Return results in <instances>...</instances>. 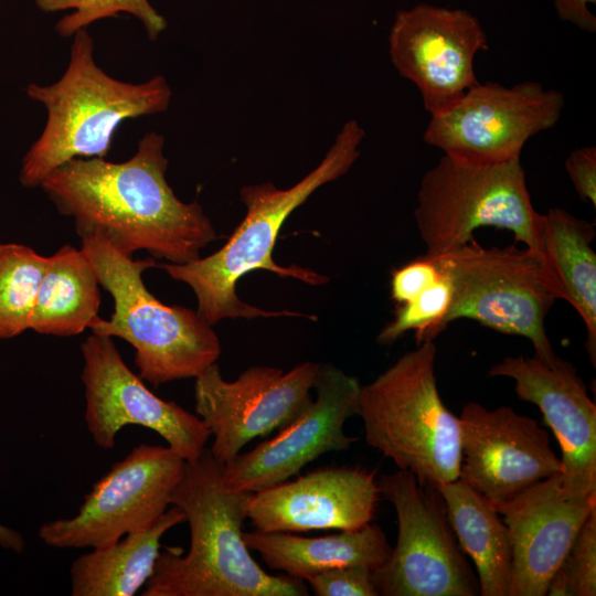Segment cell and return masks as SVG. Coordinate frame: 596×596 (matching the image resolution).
Masks as SVG:
<instances>
[{"mask_svg":"<svg viewBox=\"0 0 596 596\" xmlns=\"http://www.w3.org/2000/svg\"><path fill=\"white\" fill-rule=\"evenodd\" d=\"M306 582L317 596H379L373 570L361 564L330 568Z\"/></svg>","mask_w":596,"mask_h":596,"instance_id":"29","label":"cell"},{"mask_svg":"<svg viewBox=\"0 0 596 596\" xmlns=\"http://www.w3.org/2000/svg\"><path fill=\"white\" fill-rule=\"evenodd\" d=\"M320 364L305 361L285 372L252 366L226 381L217 363L195 377V413L207 427L212 456L225 464L256 437L292 421L311 401Z\"/></svg>","mask_w":596,"mask_h":596,"instance_id":"13","label":"cell"},{"mask_svg":"<svg viewBox=\"0 0 596 596\" xmlns=\"http://www.w3.org/2000/svg\"><path fill=\"white\" fill-rule=\"evenodd\" d=\"M164 142L163 135L150 131L126 161L72 159L40 188L74 221L79 237L102 235L128 256L147 251L168 263L192 262L217 234L201 204L181 201L169 185Z\"/></svg>","mask_w":596,"mask_h":596,"instance_id":"1","label":"cell"},{"mask_svg":"<svg viewBox=\"0 0 596 596\" xmlns=\"http://www.w3.org/2000/svg\"><path fill=\"white\" fill-rule=\"evenodd\" d=\"M0 546L15 553H21L24 550L25 542L17 530L0 523Z\"/></svg>","mask_w":596,"mask_h":596,"instance_id":"33","label":"cell"},{"mask_svg":"<svg viewBox=\"0 0 596 596\" xmlns=\"http://www.w3.org/2000/svg\"><path fill=\"white\" fill-rule=\"evenodd\" d=\"M81 249L114 299L110 319L97 317L89 329L128 342L143 381L158 386L195 379L216 363L221 343L212 326L196 310L162 304L145 286L142 273L157 267L155 258L132 259L98 234L81 237Z\"/></svg>","mask_w":596,"mask_h":596,"instance_id":"5","label":"cell"},{"mask_svg":"<svg viewBox=\"0 0 596 596\" xmlns=\"http://www.w3.org/2000/svg\"><path fill=\"white\" fill-rule=\"evenodd\" d=\"M359 380L331 364H320L313 383L316 400L268 440L223 464L225 483L256 492L296 476L306 465L331 451L348 450L358 438L344 424L356 415Z\"/></svg>","mask_w":596,"mask_h":596,"instance_id":"15","label":"cell"},{"mask_svg":"<svg viewBox=\"0 0 596 596\" xmlns=\"http://www.w3.org/2000/svg\"><path fill=\"white\" fill-rule=\"evenodd\" d=\"M549 596L596 595V509L587 517L550 579Z\"/></svg>","mask_w":596,"mask_h":596,"instance_id":"28","label":"cell"},{"mask_svg":"<svg viewBox=\"0 0 596 596\" xmlns=\"http://www.w3.org/2000/svg\"><path fill=\"white\" fill-rule=\"evenodd\" d=\"M184 522L175 505L168 509L150 528L125 535L117 542L92 549L71 566L73 596H132L152 575L161 550V538Z\"/></svg>","mask_w":596,"mask_h":596,"instance_id":"22","label":"cell"},{"mask_svg":"<svg viewBox=\"0 0 596 596\" xmlns=\"http://www.w3.org/2000/svg\"><path fill=\"white\" fill-rule=\"evenodd\" d=\"M99 281L81 248L63 245L47 257L29 329L56 337H72L89 329L98 317Z\"/></svg>","mask_w":596,"mask_h":596,"instance_id":"24","label":"cell"},{"mask_svg":"<svg viewBox=\"0 0 596 596\" xmlns=\"http://www.w3.org/2000/svg\"><path fill=\"white\" fill-rule=\"evenodd\" d=\"M81 351L84 419L98 447L111 449L125 426L137 425L160 435L187 461L200 457L211 437L205 424L198 415L151 392L127 366L111 338L92 333Z\"/></svg>","mask_w":596,"mask_h":596,"instance_id":"12","label":"cell"},{"mask_svg":"<svg viewBox=\"0 0 596 596\" xmlns=\"http://www.w3.org/2000/svg\"><path fill=\"white\" fill-rule=\"evenodd\" d=\"M185 465L168 446H136L94 483L74 517L42 524L40 540L60 550L96 549L152 526L171 504Z\"/></svg>","mask_w":596,"mask_h":596,"instance_id":"10","label":"cell"},{"mask_svg":"<svg viewBox=\"0 0 596 596\" xmlns=\"http://www.w3.org/2000/svg\"><path fill=\"white\" fill-rule=\"evenodd\" d=\"M380 498L374 471L326 467L253 492L247 519L262 532L356 530L372 522Z\"/></svg>","mask_w":596,"mask_h":596,"instance_id":"18","label":"cell"},{"mask_svg":"<svg viewBox=\"0 0 596 596\" xmlns=\"http://www.w3.org/2000/svg\"><path fill=\"white\" fill-rule=\"evenodd\" d=\"M439 268L441 276L433 286L411 301L398 306L393 320L377 334L379 344L391 345L408 331L415 332L417 344H421L434 341L446 329L453 286L447 273L440 266Z\"/></svg>","mask_w":596,"mask_h":596,"instance_id":"27","label":"cell"},{"mask_svg":"<svg viewBox=\"0 0 596 596\" xmlns=\"http://www.w3.org/2000/svg\"><path fill=\"white\" fill-rule=\"evenodd\" d=\"M430 257L447 273L453 286L448 323L471 319L498 332L526 338L534 354L543 360L556 355L545 319L560 296L543 262L532 251L514 244L483 247L472 237Z\"/></svg>","mask_w":596,"mask_h":596,"instance_id":"8","label":"cell"},{"mask_svg":"<svg viewBox=\"0 0 596 596\" xmlns=\"http://www.w3.org/2000/svg\"><path fill=\"white\" fill-rule=\"evenodd\" d=\"M94 52V39L82 29L73 35L62 76L50 85H28L26 95L44 106L46 120L21 161L23 187H40L72 159L106 158L124 121L169 108L172 91L163 75L138 84L123 82L98 66Z\"/></svg>","mask_w":596,"mask_h":596,"instance_id":"4","label":"cell"},{"mask_svg":"<svg viewBox=\"0 0 596 596\" xmlns=\"http://www.w3.org/2000/svg\"><path fill=\"white\" fill-rule=\"evenodd\" d=\"M508 526L512 547L509 596H545L581 526L596 509V497L570 496L561 472L494 507Z\"/></svg>","mask_w":596,"mask_h":596,"instance_id":"19","label":"cell"},{"mask_svg":"<svg viewBox=\"0 0 596 596\" xmlns=\"http://www.w3.org/2000/svg\"><path fill=\"white\" fill-rule=\"evenodd\" d=\"M253 492L234 490L223 479V464L205 448L187 461L171 504L190 529L187 553L160 550L142 596H306L302 579L272 575L253 558L243 536Z\"/></svg>","mask_w":596,"mask_h":596,"instance_id":"2","label":"cell"},{"mask_svg":"<svg viewBox=\"0 0 596 596\" xmlns=\"http://www.w3.org/2000/svg\"><path fill=\"white\" fill-rule=\"evenodd\" d=\"M488 374L512 379L522 401L542 412L562 453L561 480L576 498L596 497V405L575 366L557 354L505 356Z\"/></svg>","mask_w":596,"mask_h":596,"instance_id":"17","label":"cell"},{"mask_svg":"<svg viewBox=\"0 0 596 596\" xmlns=\"http://www.w3.org/2000/svg\"><path fill=\"white\" fill-rule=\"evenodd\" d=\"M364 129L348 120L320 163L288 189L273 182L244 185L241 200L246 214L223 247L206 257L184 264L161 263L171 278L185 283L195 294L196 312L211 326L222 319L315 316L281 310L270 311L251 306L236 295L237 281L249 272L265 269L283 278H294L308 285H323L328 278L296 265L280 266L273 259L278 234L289 215L320 187L344 175L360 156Z\"/></svg>","mask_w":596,"mask_h":596,"instance_id":"3","label":"cell"},{"mask_svg":"<svg viewBox=\"0 0 596 596\" xmlns=\"http://www.w3.org/2000/svg\"><path fill=\"white\" fill-rule=\"evenodd\" d=\"M540 236L549 273L560 299L579 315L586 328L585 348L596 365V253L595 228L560 207L541 214Z\"/></svg>","mask_w":596,"mask_h":596,"instance_id":"21","label":"cell"},{"mask_svg":"<svg viewBox=\"0 0 596 596\" xmlns=\"http://www.w3.org/2000/svg\"><path fill=\"white\" fill-rule=\"evenodd\" d=\"M436 354L422 342L361 385L356 403L368 445L434 487L458 479L461 465L459 416L439 395Z\"/></svg>","mask_w":596,"mask_h":596,"instance_id":"6","label":"cell"},{"mask_svg":"<svg viewBox=\"0 0 596 596\" xmlns=\"http://www.w3.org/2000/svg\"><path fill=\"white\" fill-rule=\"evenodd\" d=\"M449 523L477 568L481 596H509L512 547L494 507L460 478L439 485Z\"/></svg>","mask_w":596,"mask_h":596,"instance_id":"23","label":"cell"},{"mask_svg":"<svg viewBox=\"0 0 596 596\" xmlns=\"http://www.w3.org/2000/svg\"><path fill=\"white\" fill-rule=\"evenodd\" d=\"M397 517V540L373 571L379 596H477L479 581L449 523L437 487L397 469L377 480Z\"/></svg>","mask_w":596,"mask_h":596,"instance_id":"9","label":"cell"},{"mask_svg":"<svg viewBox=\"0 0 596 596\" xmlns=\"http://www.w3.org/2000/svg\"><path fill=\"white\" fill-rule=\"evenodd\" d=\"M441 276L433 257L423 255L395 269L391 279V297L400 306L419 296Z\"/></svg>","mask_w":596,"mask_h":596,"instance_id":"30","label":"cell"},{"mask_svg":"<svg viewBox=\"0 0 596 596\" xmlns=\"http://www.w3.org/2000/svg\"><path fill=\"white\" fill-rule=\"evenodd\" d=\"M459 478L497 507L532 485L562 472L549 433L510 406L467 403L459 415Z\"/></svg>","mask_w":596,"mask_h":596,"instance_id":"16","label":"cell"},{"mask_svg":"<svg viewBox=\"0 0 596 596\" xmlns=\"http://www.w3.org/2000/svg\"><path fill=\"white\" fill-rule=\"evenodd\" d=\"M387 43L393 66L417 86L430 116L453 107L478 83L475 57L488 49L477 17L429 3L397 11Z\"/></svg>","mask_w":596,"mask_h":596,"instance_id":"14","label":"cell"},{"mask_svg":"<svg viewBox=\"0 0 596 596\" xmlns=\"http://www.w3.org/2000/svg\"><path fill=\"white\" fill-rule=\"evenodd\" d=\"M570 179L582 201L596 206V147L585 146L572 151L565 160Z\"/></svg>","mask_w":596,"mask_h":596,"instance_id":"31","label":"cell"},{"mask_svg":"<svg viewBox=\"0 0 596 596\" xmlns=\"http://www.w3.org/2000/svg\"><path fill=\"white\" fill-rule=\"evenodd\" d=\"M414 216L426 248L424 255L457 248L470 241L476 230L491 226L510 231L514 242L532 251L547 269L540 236L541 213L533 207L520 159L478 164L443 155L421 180Z\"/></svg>","mask_w":596,"mask_h":596,"instance_id":"7","label":"cell"},{"mask_svg":"<svg viewBox=\"0 0 596 596\" xmlns=\"http://www.w3.org/2000/svg\"><path fill=\"white\" fill-rule=\"evenodd\" d=\"M35 6L45 13L70 11L55 24V31L62 38L73 36L92 23L120 13L136 18L150 41L157 40L168 25L149 0H35Z\"/></svg>","mask_w":596,"mask_h":596,"instance_id":"26","label":"cell"},{"mask_svg":"<svg viewBox=\"0 0 596 596\" xmlns=\"http://www.w3.org/2000/svg\"><path fill=\"white\" fill-rule=\"evenodd\" d=\"M564 106L560 91L538 82H478L453 107L430 116L423 140L462 161L504 163L520 159L531 137L555 126Z\"/></svg>","mask_w":596,"mask_h":596,"instance_id":"11","label":"cell"},{"mask_svg":"<svg viewBox=\"0 0 596 596\" xmlns=\"http://www.w3.org/2000/svg\"><path fill=\"white\" fill-rule=\"evenodd\" d=\"M595 4L596 0H553L561 20L589 33L596 31V18L590 10V6Z\"/></svg>","mask_w":596,"mask_h":596,"instance_id":"32","label":"cell"},{"mask_svg":"<svg viewBox=\"0 0 596 596\" xmlns=\"http://www.w3.org/2000/svg\"><path fill=\"white\" fill-rule=\"evenodd\" d=\"M46 265L30 246L0 243V340L29 329Z\"/></svg>","mask_w":596,"mask_h":596,"instance_id":"25","label":"cell"},{"mask_svg":"<svg viewBox=\"0 0 596 596\" xmlns=\"http://www.w3.org/2000/svg\"><path fill=\"white\" fill-rule=\"evenodd\" d=\"M243 536L248 550L256 551L268 567L302 581L330 568L354 564L374 571L385 563L392 551L381 526L372 522L326 536L305 538L257 530L244 531Z\"/></svg>","mask_w":596,"mask_h":596,"instance_id":"20","label":"cell"}]
</instances>
